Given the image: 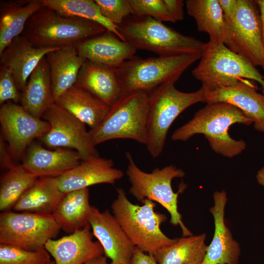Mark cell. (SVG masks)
<instances>
[{
    "label": "cell",
    "instance_id": "cell-1",
    "mask_svg": "<svg viewBox=\"0 0 264 264\" xmlns=\"http://www.w3.org/2000/svg\"><path fill=\"white\" fill-rule=\"evenodd\" d=\"M239 123H253L240 109L227 103H207L194 114L192 119L173 133L174 141H185L196 134H203L212 150L223 156L232 158L246 148L242 140H237L228 133L230 127Z\"/></svg>",
    "mask_w": 264,
    "mask_h": 264
},
{
    "label": "cell",
    "instance_id": "cell-2",
    "mask_svg": "<svg viewBox=\"0 0 264 264\" xmlns=\"http://www.w3.org/2000/svg\"><path fill=\"white\" fill-rule=\"evenodd\" d=\"M117 197L111 208L113 215L133 244L145 253L154 255L176 239L168 237L160 226L167 217L155 211L154 201L145 199L142 205L131 202L122 188L117 189Z\"/></svg>",
    "mask_w": 264,
    "mask_h": 264
},
{
    "label": "cell",
    "instance_id": "cell-3",
    "mask_svg": "<svg viewBox=\"0 0 264 264\" xmlns=\"http://www.w3.org/2000/svg\"><path fill=\"white\" fill-rule=\"evenodd\" d=\"M106 31L98 23L62 15L43 5L29 19L22 35L36 47L60 48L75 45Z\"/></svg>",
    "mask_w": 264,
    "mask_h": 264
},
{
    "label": "cell",
    "instance_id": "cell-4",
    "mask_svg": "<svg viewBox=\"0 0 264 264\" xmlns=\"http://www.w3.org/2000/svg\"><path fill=\"white\" fill-rule=\"evenodd\" d=\"M118 26L126 41L136 49L149 51L159 56L202 54L207 45L150 17H127Z\"/></svg>",
    "mask_w": 264,
    "mask_h": 264
},
{
    "label": "cell",
    "instance_id": "cell-5",
    "mask_svg": "<svg viewBox=\"0 0 264 264\" xmlns=\"http://www.w3.org/2000/svg\"><path fill=\"white\" fill-rule=\"evenodd\" d=\"M176 80L166 82L149 93L146 146L154 158L162 153L168 130L185 110L198 102H205V90L201 87L184 92L175 87Z\"/></svg>",
    "mask_w": 264,
    "mask_h": 264
},
{
    "label": "cell",
    "instance_id": "cell-6",
    "mask_svg": "<svg viewBox=\"0 0 264 264\" xmlns=\"http://www.w3.org/2000/svg\"><path fill=\"white\" fill-rule=\"evenodd\" d=\"M193 76L206 91L237 86L245 79L264 87V75L247 60L229 49L223 43H207Z\"/></svg>",
    "mask_w": 264,
    "mask_h": 264
},
{
    "label": "cell",
    "instance_id": "cell-7",
    "mask_svg": "<svg viewBox=\"0 0 264 264\" xmlns=\"http://www.w3.org/2000/svg\"><path fill=\"white\" fill-rule=\"evenodd\" d=\"M149 93L141 91L123 94L95 128L90 129L96 146L115 139L133 140L146 145Z\"/></svg>",
    "mask_w": 264,
    "mask_h": 264
},
{
    "label": "cell",
    "instance_id": "cell-8",
    "mask_svg": "<svg viewBox=\"0 0 264 264\" xmlns=\"http://www.w3.org/2000/svg\"><path fill=\"white\" fill-rule=\"evenodd\" d=\"M202 55L159 56L147 59L134 56L117 68L122 94L137 91L150 93L166 82L177 81Z\"/></svg>",
    "mask_w": 264,
    "mask_h": 264
},
{
    "label": "cell",
    "instance_id": "cell-9",
    "mask_svg": "<svg viewBox=\"0 0 264 264\" xmlns=\"http://www.w3.org/2000/svg\"><path fill=\"white\" fill-rule=\"evenodd\" d=\"M126 156L128 161L126 175L131 184V194L138 201L148 199L159 203L169 213L170 223L176 226L179 225L183 237L192 235L182 222L178 211L177 198L180 192H174L172 187V180L183 177L184 172L170 165L146 173L136 165L130 152H127Z\"/></svg>",
    "mask_w": 264,
    "mask_h": 264
},
{
    "label": "cell",
    "instance_id": "cell-10",
    "mask_svg": "<svg viewBox=\"0 0 264 264\" xmlns=\"http://www.w3.org/2000/svg\"><path fill=\"white\" fill-rule=\"evenodd\" d=\"M60 229L52 214L7 210L0 215V243L37 250Z\"/></svg>",
    "mask_w": 264,
    "mask_h": 264
},
{
    "label": "cell",
    "instance_id": "cell-11",
    "mask_svg": "<svg viewBox=\"0 0 264 264\" xmlns=\"http://www.w3.org/2000/svg\"><path fill=\"white\" fill-rule=\"evenodd\" d=\"M255 0H237L235 14L227 22L225 45L264 70V47L260 13Z\"/></svg>",
    "mask_w": 264,
    "mask_h": 264
},
{
    "label": "cell",
    "instance_id": "cell-12",
    "mask_svg": "<svg viewBox=\"0 0 264 264\" xmlns=\"http://www.w3.org/2000/svg\"><path fill=\"white\" fill-rule=\"evenodd\" d=\"M42 118L50 126L49 131L39 138L46 146L74 150L82 161L100 156L85 124L55 102Z\"/></svg>",
    "mask_w": 264,
    "mask_h": 264
},
{
    "label": "cell",
    "instance_id": "cell-13",
    "mask_svg": "<svg viewBox=\"0 0 264 264\" xmlns=\"http://www.w3.org/2000/svg\"><path fill=\"white\" fill-rule=\"evenodd\" d=\"M0 123L8 149L15 161L22 160L29 145L49 131L48 122L11 101L0 106Z\"/></svg>",
    "mask_w": 264,
    "mask_h": 264
},
{
    "label": "cell",
    "instance_id": "cell-14",
    "mask_svg": "<svg viewBox=\"0 0 264 264\" xmlns=\"http://www.w3.org/2000/svg\"><path fill=\"white\" fill-rule=\"evenodd\" d=\"M88 223L111 263L130 264L135 246L109 210L91 206Z\"/></svg>",
    "mask_w": 264,
    "mask_h": 264
},
{
    "label": "cell",
    "instance_id": "cell-15",
    "mask_svg": "<svg viewBox=\"0 0 264 264\" xmlns=\"http://www.w3.org/2000/svg\"><path fill=\"white\" fill-rule=\"evenodd\" d=\"M88 223L81 229L59 239H49L44 249L54 258L55 264H85L105 254L98 242L93 241Z\"/></svg>",
    "mask_w": 264,
    "mask_h": 264
},
{
    "label": "cell",
    "instance_id": "cell-16",
    "mask_svg": "<svg viewBox=\"0 0 264 264\" xmlns=\"http://www.w3.org/2000/svg\"><path fill=\"white\" fill-rule=\"evenodd\" d=\"M123 176L121 170L114 167L111 159L98 156L81 161L57 178L60 190L66 194L96 184H112Z\"/></svg>",
    "mask_w": 264,
    "mask_h": 264
},
{
    "label": "cell",
    "instance_id": "cell-17",
    "mask_svg": "<svg viewBox=\"0 0 264 264\" xmlns=\"http://www.w3.org/2000/svg\"><path fill=\"white\" fill-rule=\"evenodd\" d=\"M213 198L214 205L210 212L214 217L215 231L202 264H239L240 245L233 239L224 220L226 193L224 190L216 191Z\"/></svg>",
    "mask_w": 264,
    "mask_h": 264
},
{
    "label": "cell",
    "instance_id": "cell-18",
    "mask_svg": "<svg viewBox=\"0 0 264 264\" xmlns=\"http://www.w3.org/2000/svg\"><path fill=\"white\" fill-rule=\"evenodd\" d=\"M258 89L255 81L245 79L234 87L205 90V102H224L236 107L253 121L256 131L264 133V94L257 92Z\"/></svg>",
    "mask_w": 264,
    "mask_h": 264
},
{
    "label": "cell",
    "instance_id": "cell-19",
    "mask_svg": "<svg viewBox=\"0 0 264 264\" xmlns=\"http://www.w3.org/2000/svg\"><path fill=\"white\" fill-rule=\"evenodd\" d=\"M58 48L36 47L21 35L13 39L0 54V66L11 73L22 93L40 61L47 54Z\"/></svg>",
    "mask_w": 264,
    "mask_h": 264
},
{
    "label": "cell",
    "instance_id": "cell-20",
    "mask_svg": "<svg viewBox=\"0 0 264 264\" xmlns=\"http://www.w3.org/2000/svg\"><path fill=\"white\" fill-rule=\"evenodd\" d=\"M81 161L78 153L74 150L56 148L50 150L34 141L27 149L22 164L37 177H57Z\"/></svg>",
    "mask_w": 264,
    "mask_h": 264
},
{
    "label": "cell",
    "instance_id": "cell-21",
    "mask_svg": "<svg viewBox=\"0 0 264 264\" xmlns=\"http://www.w3.org/2000/svg\"><path fill=\"white\" fill-rule=\"evenodd\" d=\"M75 46L79 54L87 60L116 68L134 57L137 50L108 31Z\"/></svg>",
    "mask_w": 264,
    "mask_h": 264
},
{
    "label": "cell",
    "instance_id": "cell-22",
    "mask_svg": "<svg viewBox=\"0 0 264 264\" xmlns=\"http://www.w3.org/2000/svg\"><path fill=\"white\" fill-rule=\"evenodd\" d=\"M75 85L87 90L109 106L122 95L117 68L87 60L80 69Z\"/></svg>",
    "mask_w": 264,
    "mask_h": 264
},
{
    "label": "cell",
    "instance_id": "cell-23",
    "mask_svg": "<svg viewBox=\"0 0 264 264\" xmlns=\"http://www.w3.org/2000/svg\"><path fill=\"white\" fill-rule=\"evenodd\" d=\"M50 73L53 97L55 102L75 85L86 59L81 56L75 45L54 50L45 56Z\"/></svg>",
    "mask_w": 264,
    "mask_h": 264
},
{
    "label": "cell",
    "instance_id": "cell-24",
    "mask_svg": "<svg viewBox=\"0 0 264 264\" xmlns=\"http://www.w3.org/2000/svg\"><path fill=\"white\" fill-rule=\"evenodd\" d=\"M55 103L88 126L90 129L101 123L110 107L76 85L64 93Z\"/></svg>",
    "mask_w": 264,
    "mask_h": 264
},
{
    "label": "cell",
    "instance_id": "cell-25",
    "mask_svg": "<svg viewBox=\"0 0 264 264\" xmlns=\"http://www.w3.org/2000/svg\"><path fill=\"white\" fill-rule=\"evenodd\" d=\"M21 106L29 113L42 118L44 111L55 102L50 69L45 56L30 74L22 93Z\"/></svg>",
    "mask_w": 264,
    "mask_h": 264
},
{
    "label": "cell",
    "instance_id": "cell-26",
    "mask_svg": "<svg viewBox=\"0 0 264 264\" xmlns=\"http://www.w3.org/2000/svg\"><path fill=\"white\" fill-rule=\"evenodd\" d=\"M65 194L60 190L57 177H38L12 208L19 212L52 214Z\"/></svg>",
    "mask_w": 264,
    "mask_h": 264
},
{
    "label": "cell",
    "instance_id": "cell-27",
    "mask_svg": "<svg viewBox=\"0 0 264 264\" xmlns=\"http://www.w3.org/2000/svg\"><path fill=\"white\" fill-rule=\"evenodd\" d=\"M43 6L42 0L0 1V54L13 39L22 34L29 19Z\"/></svg>",
    "mask_w": 264,
    "mask_h": 264
},
{
    "label": "cell",
    "instance_id": "cell-28",
    "mask_svg": "<svg viewBox=\"0 0 264 264\" xmlns=\"http://www.w3.org/2000/svg\"><path fill=\"white\" fill-rule=\"evenodd\" d=\"M187 12L196 22L199 31L207 33L209 42L223 43L227 32V22L218 0H187Z\"/></svg>",
    "mask_w": 264,
    "mask_h": 264
},
{
    "label": "cell",
    "instance_id": "cell-29",
    "mask_svg": "<svg viewBox=\"0 0 264 264\" xmlns=\"http://www.w3.org/2000/svg\"><path fill=\"white\" fill-rule=\"evenodd\" d=\"M91 206L88 188L75 190L65 194L52 215L61 229L72 233L88 223Z\"/></svg>",
    "mask_w": 264,
    "mask_h": 264
},
{
    "label": "cell",
    "instance_id": "cell-30",
    "mask_svg": "<svg viewBox=\"0 0 264 264\" xmlns=\"http://www.w3.org/2000/svg\"><path fill=\"white\" fill-rule=\"evenodd\" d=\"M206 235L176 238L173 244L162 247L154 255L158 264H202L207 246Z\"/></svg>",
    "mask_w": 264,
    "mask_h": 264
},
{
    "label": "cell",
    "instance_id": "cell-31",
    "mask_svg": "<svg viewBox=\"0 0 264 264\" xmlns=\"http://www.w3.org/2000/svg\"><path fill=\"white\" fill-rule=\"evenodd\" d=\"M42 1L44 6L62 15L98 23L122 41H126L120 33L118 26L103 16L95 0H42Z\"/></svg>",
    "mask_w": 264,
    "mask_h": 264
},
{
    "label": "cell",
    "instance_id": "cell-32",
    "mask_svg": "<svg viewBox=\"0 0 264 264\" xmlns=\"http://www.w3.org/2000/svg\"><path fill=\"white\" fill-rule=\"evenodd\" d=\"M38 177L22 164L6 171L0 179V210H9Z\"/></svg>",
    "mask_w": 264,
    "mask_h": 264
},
{
    "label": "cell",
    "instance_id": "cell-33",
    "mask_svg": "<svg viewBox=\"0 0 264 264\" xmlns=\"http://www.w3.org/2000/svg\"><path fill=\"white\" fill-rule=\"evenodd\" d=\"M50 261L49 254L44 248L29 250L0 243V264H46Z\"/></svg>",
    "mask_w": 264,
    "mask_h": 264
},
{
    "label": "cell",
    "instance_id": "cell-34",
    "mask_svg": "<svg viewBox=\"0 0 264 264\" xmlns=\"http://www.w3.org/2000/svg\"><path fill=\"white\" fill-rule=\"evenodd\" d=\"M132 14L150 17L158 21L175 22L163 0H130Z\"/></svg>",
    "mask_w": 264,
    "mask_h": 264
},
{
    "label": "cell",
    "instance_id": "cell-35",
    "mask_svg": "<svg viewBox=\"0 0 264 264\" xmlns=\"http://www.w3.org/2000/svg\"><path fill=\"white\" fill-rule=\"evenodd\" d=\"M103 16L118 26L130 14L132 7L130 0H95Z\"/></svg>",
    "mask_w": 264,
    "mask_h": 264
},
{
    "label": "cell",
    "instance_id": "cell-36",
    "mask_svg": "<svg viewBox=\"0 0 264 264\" xmlns=\"http://www.w3.org/2000/svg\"><path fill=\"white\" fill-rule=\"evenodd\" d=\"M22 93L19 90L11 73L0 66V105L11 101H21Z\"/></svg>",
    "mask_w": 264,
    "mask_h": 264
},
{
    "label": "cell",
    "instance_id": "cell-37",
    "mask_svg": "<svg viewBox=\"0 0 264 264\" xmlns=\"http://www.w3.org/2000/svg\"><path fill=\"white\" fill-rule=\"evenodd\" d=\"M12 154L3 136L0 135V166L6 172L12 169L17 164L15 163Z\"/></svg>",
    "mask_w": 264,
    "mask_h": 264
},
{
    "label": "cell",
    "instance_id": "cell-38",
    "mask_svg": "<svg viewBox=\"0 0 264 264\" xmlns=\"http://www.w3.org/2000/svg\"><path fill=\"white\" fill-rule=\"evenodd\" d=\"M166 7L175 22L182 20L184 18V3L181 0H163Z\"/></svg>",
    "mask_w": 264,
    "mask_h": 264
},
{
    "label": "cell",
    "instance_id": "cell-39",
    "mask_svg": "<svg viewBox=\"0 0 264 264\" xmlns=\"http://www.w3.org/2000/svg\"><path fill=\"white\" fill-rule=\"evenodd\" d=\"M130 264H158L154 256L135 246Z\"/></svg>",
    "mask_w": 264,
    "mask_h": 264
},
{
    "label": "cell",
    "instance_id": "cell-40",
    "mask_svg": "<svg viewBox=\"0 0 264 264\" xmlns=\"http://www.w3.org/2000/svg\"><path fill=\"white\" fill-rule=\"evenodd\" d=\"M226 22L233 18L236 10L237 0H218Z\"/></svg>",
    "mask_w": 264,
    "mask_h": 264
},
{
    "label": "cell",
    "instance_id": "cell-41",
    "mask_svg": "<svg viewBox=\"0 0 264 264\" xmlns=\"http://www.w3.org/2000/svg\"><path fill=\"white\" fill-rule=\"evenodd\" d=\"M260 10L261 22L262 41L264 47V0H255Z\"/></svg>",
    "mask_w": 264,
    "mask_h": 264
},
{
    "label": "cell",
    "instance_id": "cell-42",
    "mask_svg": "<svg viewBox=\"0 0 264 264\" xmlns=\"http://www.w3.org/2000/svg\"><path fill=\"white\" fill-rule=\"evenodd\" d=\"M106 256H101L94 259H92L85 264H109L107 262Z\"/></svg>",
    "mask_w": 264,
    "mask_h": 264
},
{
    "label": "cell",
    "instance_id": "cell-43",
    "mask_svg": "<svg viewBox=\"0 0 264 264\" xmlns=\"http://www.w3.org/2000/svg\"><path fill=\"white\" fill-rule=\"evenodd\" d=\"M256 179L258 183L264 187V165L258 171Z\"/></svg>",
    "mask_w": 264,
    "mask_h": 264
},
{
    "label": "cell",
    "instance_id": "cell-44",
    "mask_svg": "<svg viewBox=\"0 0 264 264\" xmlns=\"http://www.w3.org/2000/svg\"><path fill=\"white\" fill-rule=\"evenodd\" d=\"M46 264H55V263L54 261H50L49 263Z\"/></svg>",
    "mask_w": 264,
    "mask_h": 264
},
{
    "label": "cell",
    "instance_id": "cell-45",
    "mask_svg": "<svg viewBox=\"0 0 264 264\" xmlns=\"http://www.w3.org/2000/svg\"><path fill=\"white\" fill-rule=\"evenodd\" d=\"M262 93L264 94V87H262Z\"/></svg>",
    "mask_w": 264,
    "mask_h": 264
},
{
    "label": "cell",
    "instance_id": "cell-46",
    "mask_svg": "<svg viewBox=\"0 0 264 264\" xmlns=\"http://www.w3.org/2000/svg\"><path fill=\"white\" fill-rule=\"evenodd\" d=\"M110 264H119L110 263Z\"/></svg>",
    "mask_w": 264,
    "mask_h": 264
}]
</instances>
